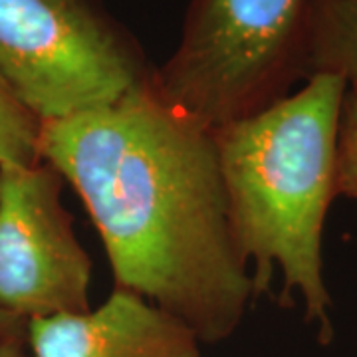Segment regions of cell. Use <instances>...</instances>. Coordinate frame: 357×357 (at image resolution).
Wrapping results in <instances>:
<instances>
[{
  "label": "cell",
  "mask_w": 357,
  "mask_h": 357,
  "mask_svg": "<svg viewBox=\"0 0 357 357\" xmlns=\"http://www.w3.org/2000/svg\"><path fill=\"white\" fill-rule=\"evenodd\" d=\"M0 357H32L22 342L13 333V330L0 333Z\"/></svg>",
  "instance_id": "cell-10"
},
{
  "label": "cell",
  "mask_w": 357,
  "mask_h": 357,
  "mask_svg": "<svg viewBox=\"0 0 357 357\" xmlns=\"http://www.w3.org/2000/svg\"><path fill=\"white\" fill-rule=\"evenodd\" d=\"M151 74L100 0H0V82L40 123L109 105Z\"/></svg>",
  "instance_id": "cell-4"
},
{
  "label": "cell",
  "mask_w": 357,
  "mask_h": 357,
  "mask_svg": "<svg viewBox=\"0 0 357 357\" xmlns=\"http://www.w3.org/2000/svg\"><path fill=\"white\" fill-rule=\"evenodd\" d=\"M26 342L32 357H201L185 321L119 286L88 312L28 319Z\"/></svg>",
  "instance_id": "cell-6"
},
{
  "label": "cell",
  "mask_w": 357,
  "mask_h": 357,
  "mask_svg": "<svg viewBox=\"0 0 357 357\" xmlns=\"http://www.w3.org/2000/svg\"><path fill=\"white\" fill-rule=\"evenodd\" d=\"M310 0H191L151 86L175 112L215 129L306 82Z\"/></svg>",
  "instance_id": "cell-3"
},
{
  "label": "cell",
  "mask_w": 357,
  "mask_h": 357,
  "mask_svg": "<svg viewBox=\"0 0 357 357\" xmlns=\"http://www.w3.org/2000/svg\"><path fill=\"white\" fill-rule=\"evenodd\" d=\"M337 76L357 88V0H310L306 79Z\"/></svg>",
  "instance_id": "cell-7"
},
{
  "label": "cell",
  "mask_w": 357,
  "mask_h": 357,
  "mask_svg": "<svg viewBox=\"0 0 357 357\" xmlns=\"http://www.w3.org/2000/svg\"><path fill=\"white\" fill-rule=\"evenodd\" d=\"M14 324H18V321H16V319H13V318H8V316H6L4 312H0V333L13 330Z\"/></svg>",
  "instance_id": "cell-11"
},
{
  "label": "cell",
  "mask_w": 357,
  "mask_h": 357,
  "mask_svg": "<svg viewBox=\"0 0 357 357\" xmlns=\"http://www.w3.org/2000/svg\"><path fill=\"white\" fill-rule=\"evenodd\" d=\"M38 119L0 82V167L38 163Z\"/></svg>",
  "instance_id": "cell-8"
},
{
  "label": "cell",
  "mask_w": 357,
  "mask_h": 357,
  "mask_svg": "<svg viewBox=\"0 0 357 357\" xmlns=\"http://www.w3.org/2000/svg\"><path fill=\"white\" fill-rule=\"evenodd\" d=\"M347 84L310 76L268 107L217 128L218 167L236 244L252 262L255 300L282 274V306L302 298L304 319L332 344L324 280V225L337 197V133Z\"/></svg>",
  "instance_id": "cell-2"
},
{
  "label": "cell",
  "mask_w": 357,
  "mask_h": 357,
  "mask_svg": "<svg viewBox=\"0 0 357 357\" xmlns=\"http://www.w3.org/2000/svg\"><path fill=\"white\" fill-rule=\"evenodd\" d=\"M64 183L42 159L0 167V312L16 321L91 307L93 266L62 203Z\"/></svg>",
  "instance_id": "cell-5"
},
{
  "label": "cell",
  "mask_w": 357,
  "mask_h": 357,
  "mask_svg": "<svg viewBox=\"0 0 357 357\" xmlns=\"http://www.w3.org/2000/svg\"><path fill=\"white\" fill-rule=\"evenodd\" d=\"M337 195L357 201V88H347L337 133Z\"/></svg>",
  "instance_id": "cell-9"
},
{
  "label": "cell",
  "mask_w": 357,
  "mask_h": 357,
  "mask_svg": "<svg viewBox=\"0 0 357 357\" xmlns=\"http://www.w3.org/2000/svg\"><path fill=\"white\" fill-rule=\"evenodd\" d=\"M38 155L68 181L102 238L115 286L185 321L201 344L238 330L255 302L217 141L151 86L42 121Z\"/></svg>",
  "instance_id": "cell-1"
}]
</instances>
